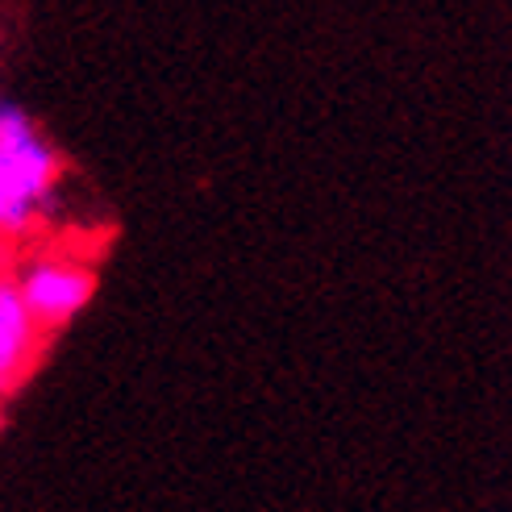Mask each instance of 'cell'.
<instances>
[{"label":"cell","mask_w":512,"mask_h":512,"mask_svg":"<svg viewBox=\"0 0 512 512\" xmlns=\"http://www.w3.org/2000/svg\"><path fill=\"white\" fill-rule=\"evenodd\" d=\"M59 175V155L38 130L21 142L0 146V234L30 229L34 209L50 196Z\"/></svg>","instance_id":"obj_1"},{"label":"cell","mask_w":512,"mask_h":512,"mask_svg":"<svg viewBox=\"0 0 512 512\" xmlns=\"http://www.w3.org/2000/svg\"><path fill=\"white\" fill-rule=\"evenodd\" d=\"M30 346H17V342H5L0 338V388H13L21 379V371L30 367Z\"/></svg>","instance_id":"obj_5"},{"label":"cell","mask_w":512,"mask_h":512,"mask_svg":"<svg viewBox=\"0 0 512 512\" xmlns=\"http://www.w3.org/2000/svg\"><path fill=\"white\" fill-rule=\"evenodd\" d=\"M96 292V275L80 263H38L21 279V296L34 325H63Z\"/></svg>","instance_id":"obj_2"},{"label":"cell","mask_w":512,"mask_h":512,"mask_svg":"<svg viewBox=\"0 0 512 512\" xmlns=\"http://www.w3.org/2000/svg\"><path fill=\"white\" fill-rule=\"evenodd\" d=\"M0 250H5V234H0Z\"/></svg>","instance_id":"obj_6"},{"label":"cell","mask_w":512,"mask_h":512,"mask_svg":"<svg viewBox=\"0 0 512 512\" xmlns=\"http://www.w3.org/2000/svg\"><path fill=\"white\" fill-rule=\"evenodd\" d=\"M38 130L34 117L25 113L21 105H9V100H0V146H9V142H21V138H30Z\"/></svg>","instance_id":"obj_4"},{"label":"cell","mask_w":512,"mask_h":512,"mask_svg":"<svg viewBox=\"0 0 512 512\" xmlns=\"http://www.w3.org/2000/svg\"><path fill=\"white\" fill-rule=\"evenodd\" d=\"M34 329H38V325H34L30 309H25L21 288L9 284V279H0V338L34 350Z\"/></svg>","instance_id":"obj_3"}]
</instances>
